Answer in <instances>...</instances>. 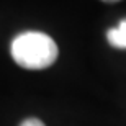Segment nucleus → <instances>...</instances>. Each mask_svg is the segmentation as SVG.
<instances>
[{
  "label": "nucleus",
  "mask_w": 126,
  "mask_h": 126,
  "mask_svg": "<svg viewBox=\"0 0 126 126\" xmlns=\"http://www.w3.org/2000/svg\"><path fill=\"white\" fill-rule=\"evenodd\" d=\"M12 57L25 69L39 70L54 64L57 59V44L49 34L39 31L21 33L12 41Z\"/></svg>",
  "instance_id": "1"
},
{
  "label": "nucleus",
  "mask_w": 126,
  "mask_h": 126,
  "mask_svg": "<svg viewBox=\"0 0 126 126\" xmlns=\"http://www.w3.org/2000/svg\"><path fill=\"white\" fill-rule=\"evenodd\" d=\"M107 39L111 46L118 47V49H126V18H123L118 23L116 28L108 30Z\"/></svg>",
  "instance_id": "2"
},
{
  "label": "nucleus",
  "mask_w": 126,
  "mask_h": 126,
  "mask_svg": "<svg viewBox=\"0 0 126 126\" xmlns=\"http://www.w3.org/2000/svg\"><path fill=\"white\" fill-rule=\"evenodd\" d=\"M20 126H44V123L39 121L38 118H28V120H25Z\"/></svg>",
  "instance_id": "3"
},
{
  "label": "nucleus",
  "mask_w": 126,
  "mask_h": 126,
  "mask_svg": "<svg viewBox=\"0 0 126 126\" xmlns=\"http://www.w3.org/2000/svg\"><path fill=\"white\" fill-rule=\"evenodd\" d=\"M103 2H118V0H103Z\"/></svg>",
  "instance_id": "4"
}]
</instances>
